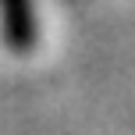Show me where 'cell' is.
I'll return each instance as SVG.
<instances>
[{
  "mask_svg": "<svg viewBox=\"0 0 135 135\" xmlns=\"http://www.w3.org/2000/svg\"><path fill=\"white\" fill-rule=\"evenodd\" d=\"M0 36L11 54H28L36 46L39 21L32 0H0Z\"/></svg>",
  "mask_w": 135,
  "mask_h": 135,
  "instance_id": "6da1fadb",
  "label": "cell"
}]
</instances>
